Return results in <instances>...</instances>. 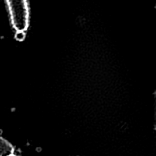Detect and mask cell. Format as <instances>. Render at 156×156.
I'll list each match as a JSON object with an SVG mask.
<instances>
[{"instance_id": "1", "label": "cell", "mask_w": 156, "mask_h": 156, "mask_svg": "<svg viewBox=\"0 0 156 156\" xmlns=\"http://www.w3.org/2000/svg\"><path fill=\"white\" fill-rule=\"evenodd\" d=\"M12 27L16 31H26L29 23L27 0H6Z\"/></svg>"}, {"instance_id": "2", "label": "cell", "mask_w": 156, "mask_h": 156, "mask_svg": "<svg viewBox=\"0 0 156 156\" xmlns=\"http://www.w3.org/2000/svg\"><path fill=\"white\" fill-rule=\"evenodd\" d=\"M15 154V148L8 140L0 136V156H11Z\"/></svg>"}, {"instance_id": "3", "label": "cell", "mask_w": 156, "mask_h": 156, "mask_svg": "<svg viewBox=\"0 0 156 156\" xmlns=\"http://www.w3.org/2000/svg\"><path fill=\"white\" fill-rule=\"evenodd\" d=\"M16 39L18 41H22L25 37V31H16Z\"/></svg>"}, {"instance_id": "4", "label": "cell", "mask_w": 156, "mask_h": 156, "mask_svg": "<svg viewBox=\"0 0 156 156\" xmlns=\"http://www.w3.org/2000/svg\"><path fill=\"white\" fill-rule=\"evenodd\" d=\"M11 156H18V155H15V154H13V155H11Z\"/></svg>"}]
</instances>
